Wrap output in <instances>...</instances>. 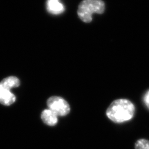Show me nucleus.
<instances>
[{
	"label": "nucleus",
	"mask_w": 149,
	"mask_h": 149,
	"mask_svg": "<svg viewBox=\"0 0 149 149\" xmlns=\"http://www.w3.org/2000/svg\"><path fill=\"white\" fill-rule=\"evenodd\" d=\"M47 106L49 109L58 116H66L70 112V107L68 102L59 96L50 97L47 101Z\"/></svg>",
	"instance_id": "obj_3"
},
{
	"label": "nucleus",
	"mask_w": 149,
	"mask_h": 149,
	"mask_svg": "<svg viewBox=\"0 0 149 149\" xmlns=\"http://www.w3.org/2000/svg\"><path fill=\"white\" fill-rule=\"evenodd\" d=\"M135 149H149V141L141 139L138 140L135 144Z\"/></svg>",
	"instance_id": "obj_8"
},
{
	"label": "nucleus",
	"mask_w": 149,
	"mask_h": 149,
	"mask_svg": "<svg viewBox=\"0 0 149 149\" xmlns=\"http://www.w3.org/2000/svg\"><path fill=\"white\" fill-rule=\"evenodd\" d=\"M16 101V97L10 90L0 85V103L5 106H10Z\"/></svg>",
	"instance_id": "obj_4"
},
{
	"label": "nucleus",
	"mask_w": 149,
	"mask_h": 149,
	"mask_svg": "<svg viewBox=\"0 0 149 149\" xmlns=\"http://www.w3.org/2000/svg\"><path fill=\"white\" fill-rule=\"evenodd\" d=\"M135 106L132 102L127 99H118L108 107L106 115L112 122L122 123L131 120L135 113Z\"/></svg>",
	"instance_id": "obj_1"
},
{
	"label": "nucleus",
	"mask_w": 149,
	"mask_h": 149,
	"mask_svg": "<svg viewBox=\"0 0 149 149\" xmlns=\"http://www.w3.org/2000/svg\"><path fill=\"white\" fill-rule=\"evenodd\" d=\"M58 117L55 113L49 109L44 110L41 114V118L43 122L49 126H54L58 123Z\"/></svg>",
	"instance_id": "obj_5"
},
{
	"label": "nucleus",
	"mask_w": 149,
	"mask_h": 149,
	"mask_svg": "<svg viewBox=\"0 0 149 149\" xmlns=\"http://www.w3.org/2000/svg\"><path fill=\"white\" fill-rule=\"evenodd\" d=\"M20 85L19 79L15 76L6 77L0 82V85L6 89L11 90V89L17 87Z\"/></svg>",
	"instance_id": "obj_7"
},
{
	"label": "nucleus",
	"mask_w": 149,
	"mask_h": 149,
	"mask_svg": "<svg viewBox=\"0 0 149 149\" xmlns=\"http://www.w3.org/2000/svg\"><path fill=\"white\" fill-rule=\"evenodd\" d=\"M47 7L48 12L53 15H59L64 11V6L59 0H48Z\"/></svg>",
	"instance_id": "obj_6"
},
{
	"label": "nucleus",
	"mask_w": 149,
	"mask_h": 149,
	"mask_svg": "<svg viewBox=\"0 0 149 149\" xmlns=\"http://www.w3.org/2000/svg\"><path fill=\"white\" fill-rule=\"evenodd\" d=\"M104 10L105 5L102 0H84L79 6L77 14L81 21L90 23L93 13L102 14Z\"/></svg>",
	"instance_id": "obj_2"
},
{
	"label": "nucleus",
	"mask_w": 149,
	"mask_h": 149,
	"mask_svg": "<svg viewBox=\"0 0 149 149\" xmlns=\"http://www.w3.org/2000/svg\"><path fill=\"white\" fill-rule=\"evenodd\" d=\"M143 101L145 106L149 109V90L144 95Z\"/></svg>",
	"instance_id": "obj_9"
}]
</instances>
